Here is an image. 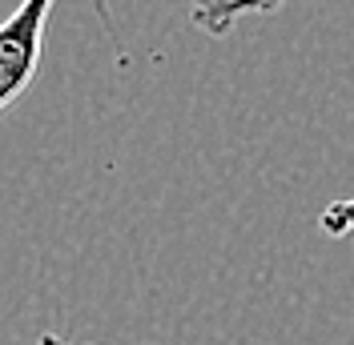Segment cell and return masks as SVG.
Listing matches in <instances>:
<instances>
[{
	"instance_id": "1",
	"label": "cell",
	"mask_w": 354,
	"mask_h": 345,
	"mask_svg": "<svg viewBox=\"0 0 354 345\" xmlns=\"http://www.w3.org/2000/svg\"><path fill=\"white\" fill-rule=\"evenodd\" d=\"M282 4H290V0H189V21L205 37H225L234 24L278 12Z\"/></svg>"
},
{
	"instance_id": "3",
	"label": "cell",
	"mask_w": 354,
	"mask_h": 345,
	"mask_svg": "<svg viewBox=\"0 0 354 345\" xmlns=\"http://www.w3.org/2000/svg\"><path fill=\"white\" fill-rule=\"evenodd\" d=\"M41 345H77V342H68L61 333H41Z\"/></svg>"
},
{
	"instance_id": "2",
	"label": "cell",
	"mask_w": 354,
	"mask_h": 345,
	"mask_svg": "<svg viewBox=\"0 0 354 345\" xmlns=\"http://www.w3.org/2000/svg\"><path fill=\"white\" fill-rule=\"evenodd\" d=\"M318 229L326 237H351L354 233V197H342V201L326 205L322 217H318Z\"/></svg>"
}]
</instances>
